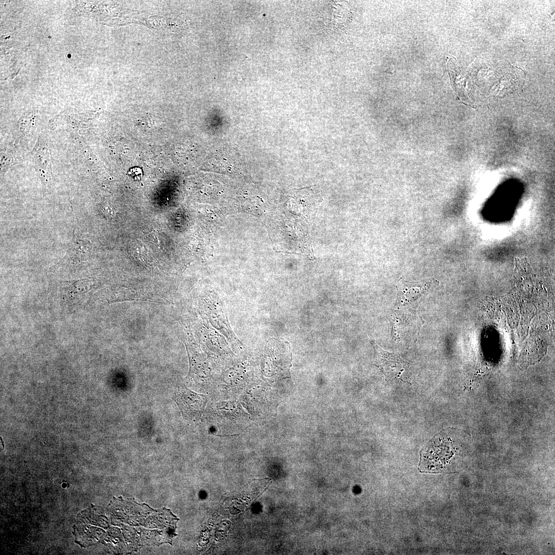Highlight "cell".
I'll use <instances>...</instances> for the list:
<instances>
[{
  "instance_id": "obj_1",
  "label": "cell",
  "mask_w": 555,
  "mask_h": 555,
  "mask_svg": "<svg viewBox=\"0 0 555 555\" xmlns=\"http://www.w3.org/2000/svg\"><path fill=\"white\" fill-rule=\"evenodd\" d=\"M374 347L376 365L386 379L390 380H404L408 379L410 365L398 355L386 351L374 342Z\"/></svg>"
},
{
  "instance_id": "obj_2",
  "label": "cell",
  "mask_w": 555,
  "mask_h": 555,
  "mask_svg": "<svg viewBox=\"0 0 555 555\" xmlns=\"http://www.w3.org/2000/svg\"><path fill=\"white\" fill-rule=\"evenodd\" d=\"M37 171L44 187L49 188L51 182V156L48 147L44 142H38L33 150Z\"/></svg>"
},
{
  "instance_id": "obj_3",
  "label": "cell",
  "mask_w": 555,
  "mask_h": 555,
  "mask_svg": "<svg viewBox=\"0 0 555 555\" xmlns=\"http://www.w3.org/2000/svg\"><path fill=\"white\" fill-rule=\"evenodd\" d=\"M432 283L430 280L415 283L403 281L399 283L397 290L399 302L406 304L416 301L429 291Z\"/></svg>"
}]
</instances>
